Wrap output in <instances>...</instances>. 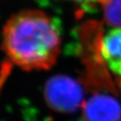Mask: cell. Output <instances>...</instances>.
Listing matches in <instances>:
<instances>
[{
  "mask_svg": "<svg viewBox=\"0 0 121 121\" xmlns=\"http://www.w3.org/2000/svg\"><path fill=\"white\" fill-rule=\"evenodd\" d=\"M60 46L57 23L41 11L16 13L4 27L3 49L9 59L23 70L49 69L56 63Z\"/></svg>",
  "mask_w": 121,
  "mask_h": 121,
  "instance_id": "cell-1",
  "label": "cell"
},
{
  "mask_svg": "<svg viewBox=\"0 0 121 121\" xmlns=\"http://www.w3.org/2000/svg\"><path fill=\"white\" fill-rule=\"evenodd\" d=\"M102 35L100 24L97 22H87L81 28V54L85 66V79L91 89H102L114 93L115 84L101 54Z\"/></svg>",
  "mask_w": 121,
  "mask_h": 121,
  "instance_id": "cell-2",
  "label": "cell"
},
{
  "mask_svg": "<svg viewBox=\"0 0 121 121\" xmlns=\"http://www.w3.org/2000/svg\"><path fill=\"white\" fill-rule=\"evenodd\" d=\"M80 82L65 75L52 77L46 84L45 98L53 109L62 113L74 112L83 102Z\"/></svg>",
  "mask_w": 121,
  "mask_h": 121,
  "instance_id": "cell-3",
  "label": "cell"
},
{
  "mask_svg": "<svg viewBox=\"0 0 121 121\" xmlns=\"http://www.w3.org/2000/svg\"><path fill=\"white\" fill-rule=\"evenodd\" d=\"M84 121H121V103L110 94L98 92L82 104Z\"/></svg>",
  "mask_w": 121,
  "mask_h": 121,
  "instance_id": "cell-4",
  "label": "cell"
},
{
  "mask_svg": "<svg viewBox=\"0 0 121 121\" xmlns=\"http://www.w3.org/2000/svg\"><path fill=\"white\" fill-rule=\"evenodd\" d=\"M101 54L108 69L117 77L121 88V29L115 28L102 35Z\"/></svg>",
  "mask_w": 121,
  "mask_h": 121,
  "instance_id": "cell-5",
  "label": "cell"
},
{
  "mask_svg": "<svg viewBox=\"0 0 121 121\" xmlns=\"http://www.w3.org/2000/svg\"><path fill=\"white\" fill-rule=\"evenodd\" d=\"M103 17L108 25L121 29V0H101Z\"/></svg>",
  "mask_w": 121,
  "mask_h": 121,
  "instance_id": "cell-6",
  "label": "cell"
},
{
  "mask_svg": "<svg viewBox=\"0 0 121 121\" xmlns=\"http://www.w3.org/2000/svg\"><path fill=\"white\" fill-rule=\"evenodd\" d=\"M69 1L80 4L81 6H82L85 9L92 8V7L96 6L97 4H100V2H101V0H69Z\"/></svg>",
  "mask_w": 121,
  "mask_h": 121,
  "instance_id": "cell-7",
  "label": "cell"
}]
</instances>
